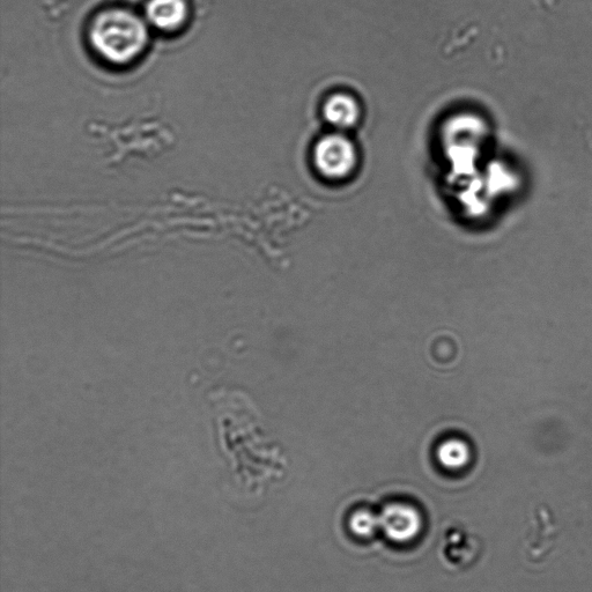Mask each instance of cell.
I'll return each instance as SVG.
<instances>
[{"label":"cell","instance_id":"3957f363","mask_svg":"<svg viewBox=\"0 0 592 592\" xmlns=\"http://www.w3.org/2000/svg\"><path fill=\"white\" fill-rule=\"evenodd\" d=\"M380 527L391 542L407 544L416 539L424 527L418 508L406 502H391L382 509Z\"/></svg>","mask_w":592,"mask_h":592},{"label":"cell","instance_id":"6da1fadb","mask_svg":"<svg viewBox=\"0 0 592 592\" xmlns=\"http://www.w3.org/2000/svg\"><path fill=\"white\" fill-rule=\"evenodd\" d=\"M88 42L96 57L114 68H125L143 56L148 44L142 18L122 7L96 14L88 26Z\"/></svg>","mask_w":592,"mask_h":592},{"label":"cell","instance_id":"52a82bcc","mask_svg":"<svg viewBox=\"0 0 592 592\" xmlns=\"http://www.w3.org/2000/svg\"><path fill=\"white\" fill-rule=\"evenodd\" d=\"M350 529L357 537H373L377 531L381 530L380 515L368 509H359L350 518Z\"/></svg>","mask_w":592,"mask_h":592},{"label":"cell","instance_id":"7a4b0ae2","mask_svg":"<svg viewBox=\"0 0 592 592\" xmlns=\"http://www.w3.org/2000/svg\"><path fill=\"white\" fill-rule=\"evenodd\" d=\"M315 165L328 179H345L357 166V152L350 140L343 136L324 137L315 148Z\"/></svg>","mask_w":592,"mask_h":592},{"label":"cell","instance_id":"277c9868","mask_svg":"<svg viewBox=\"0 0 592 592\" xmlns=\"http://www.w3.org/2000/svg\"><path fill=\"white\" fill-rule=\"evenodd\" d=\"M146 17L158 31L175 33L188 21L189 5L187 0H148Z\"/></svg>","mask_w":592,"mask_h":592},{"label":"cell","instance_id":"8992f818","mask_svg":"<svg viewBox=\"0 0 592 592\" xmlns=\"http://www.w3.org/2000/svg\"><path fill=\"white\" fill-rule=\"evenodd\" d=\"M438 457L444 468L461 470L470 462V450L461 441H448L440 447Z\"/></svg>","mask_w":592,"mask_h":592},{"label":"cell","instance_id":"5b68a950","mask_svg":"<svg viewBox=\"0 0 592 592\" xmlns=\"http://www.w3.org/2000/svg\"><path fill=\"white\" fill-rule=\"evenodd\" d=\"M324 115L338 128H351L359 120L360 109L352 96L336 94L325 103Z\"/></svg>","mask_w":592,"mask_h":592}]
</instances>
